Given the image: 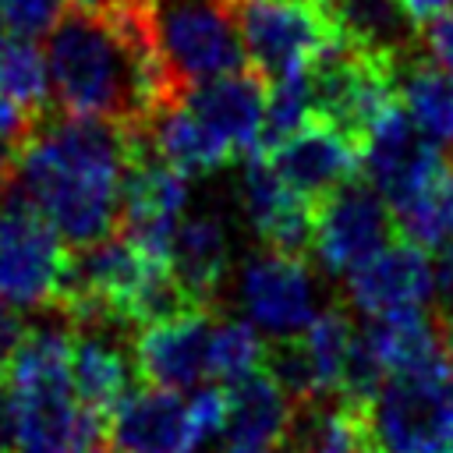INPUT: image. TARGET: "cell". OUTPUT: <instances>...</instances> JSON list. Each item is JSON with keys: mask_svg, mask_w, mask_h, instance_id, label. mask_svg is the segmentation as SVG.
Listing matches in <instances>:
<instances>
[{"mask_svg": "<svg viewBox=\"0 0 453 453\" xmlns=\"http://www.w3.org/2000/svg\"><path fill=\"white\" fill-rule=\"evenodd\" d=\"M74 347H71V386L78 400L99 414L103 421L120 407V400L142 382L134 368V354H124L120 343L103 333V326H71Z\"/></svg>", "mask_w": 453, "mask_h": 453, "instance_id": "cell-19", "label": "cell"}, {"mask_svg": "<svg viewBox=\"0 0 453 453\" xmlns=\"http://www.w3.org/2000/svg\"><path fill=\"white\" fill-rule=\"evenodd\" d=\"M18 149H21V142H14V138H0V195L14 184V177H18Z\"/></svg>", "mask_w": 453, "mask_h": 453, "instance_id": "cell-35", "label": "cell"}, {"mask_svg": "<svg viewBox=\"0 0 453 453\" xmlns=\"http://www.w3.org/2000/svg\"><path fill=\"white\" fill-rule=\"evenodd\" d=\"M28 124H32V113H25L18 103H11L7 96H0V138L21 142L28 134Z\"/></svg>", "mask_w": 453, "mask_h": 453, "instance_id": "cell-34", "label": "cell"}, {"mask_svg": "<svg viewBox=\"0 0 453 453\" xmlns=\"http://www.w3.org/2000/svg\"><path fill=\"white\" fill-rule=\"evenodd\" d=\"M372 453H453V372H393L368 407Z\"/></svg>", "mask_w": 453, "mask_h": 453, "instance_id": "cell-7", "label": "cell"}, {"mask_svg": "<svg viewBox=\"0 0 453 453\" xmlns=\"http://www.w3.org/2000/svg\"><path fill=\"white\" fill-rule=\"evenodd\" d=\"M0 96L32 117L53 103L46 53L28 35H0Z\"/></svg>", "mask_w": 453, "mask_h": 453, "instance_id": "cell-27", "label": "cell"}, {"mask_svg": "<svg viewBox=\"0 0 453 453\" xmlns=\"http://www.w3.org/2000/svg\"><path fill=\"white\" fill-rule=\"evenodd\" d=\"M188 209V177L163 159L145 124L131 127V152L120 177V230L145 248L170 255V237Z\"/></svg>", "mask_w": 453, "mask_h": 453, "instance_id": "cell-9", "label": "cell"}, {"mask_svg": "<svg viewBox=\"0 0 453 453\" xmlns=\"http://www.w3.org/2000/svg\"><path fill=\"white\" fill-rule=\"evenodd\" d=\"M145 127H149L156 149L163 152V159L170 166H177L184 177L212 173V170H219L234 156V145L223 134H216L180 99H170V103L156 106L152 117L145 120Z\"/></svg>", "mask_w": 453, "mask_h": 453, "instance_id": "cell-22", "label": "cell"}, {"mask_svg": "<svg viewBox=\"0 0 453 453\" xmlns=\"http://www.w3.org/2000/svg\"><path fill=\"white\" fill-rule=\"evenodd\" d=\"M400 4H403V11L411 14L414 25H425L428 18H435L442 11H453V0H400Z\"/></svg>", "mask_w": 453, "mask_h": 453, "instance_id": "cell-36", "label": "cell"}, {"mask_svg": "<svg viewBox=\"0 0 453 453\" xmlns=\"http://www.w3.org/2000/svg\"><path fill=\"white\" fill-rule=\"evenodd\" d=\"M396 64L350 39L326 50L308 64L311 120L340 131L365 152L375 124L396 106Z\"/></svg>", "mask_w": 453, "mask_h": 453, "instance_id": "cell-4", "label": "cell"}, {"mask_svg": "<svg viewBox=\"0 0 453 453\" xmlns=\"http://www.w3.org/2000/svg\"><path fill=\"white\" fill-rule=\"evenodd\" d=\"M60 4H64V0H0V7H4V25H7L14 35H28V39L46 35V32L57 25V18L64 14Z\"/></svg>", "mask_w": 453, "mask_h": 453, "instance_id": "cell-30", "label": "cell"}, {"mask_svg": "<svg viewBox=\"0 0 453 453\" xmlns=\"http://www.w3.org/2000/svg\"><path fill=\"white\" fill-rule=\"evenodd\" d=\"M170 265L184 290L195 297L198 308L212 311L219 287L230 269V248H226V230L216 216L195 212L184 216L170 237Z\"/></svg>", "mask_w": 453, "mask_h": 453, "instance_id": "cell-21", "label": "cell"}, {"mask_svg": "<svg viewBox=\"0 0 453 453\" xmlns=\"http://www.w3.org/2000/svg\"><path fill=\"white\" fill-rule=\"evenodd\" d=\"M145 21L170 99H180L191 85L248 67L230 0H145Z\"/></svg>", "mask_w": 453, "mask_h": 453, "instance_id": "cell-3", "label": "cell"}, {"mask_svg": "<svg viewBox=\"0 0 453 453\" xmlns=\"http://www.w3.org/2000/svg\"><path fill=\"white\" fill-rule=\"evenodd\" d=\"M446 163V152L432 145L403 106H393L372 131L361 159V177L386 198L389 209L414 198Z\"/></svg>", "mask_w": 453, "mask_h": 453, "instance_id": "cell-13", "label": "cell"}, {"mask_svg": "<svg viewBox=\"0 0 453 453\" xmlns=\"http://www.w3.org/2000/svg\"><path fill=\"white\" fill-rule=\"evenodd\" d=\"M265 340L258 336L255 322L244 319H216L212 343H209V375L223 382H237L248 372L262 368Z\"/></svg>", "mask_w": 453, "mask_h": 453, "instance_id": "cell-29", "label": "cell"}, {"mask_svg": "<svg viewBox=\"0 0 453 453\" xmlns=\"http://www.w3.org/2000/svg\"><path fill=\"white\" fill-rule=\"evenodd\" d=\"M241 205H244V216H248L251 230L265 244V251L290 255V258H304L311 251L315 202L297 195L273 170V163L265 156H258V152L244 156V166H241Z\"/></svg>", "mask_w": 453, "mask_h": 453, "instance_id": "cell-14", "label": "cell"}, {"mask_svg": "<svg viewBox=\"0 0 453 453\" xmlns=\"http://www.w3.org/2000/svg\"><path fill=\"white\" fill-rule=\"evenodd\" d=\"M354 319L347 308L333 304L326 311H319L304 329H301V343L315 375V389L319 396H336L340 389V375H343V361L354 340Z\"/></svg>", "mask_w": 453, "mask_h": 453, "instance_id": "cell-26", "label": "cell"}, {"mask_svg": "<svg viewBox=\"0 0 453 453\" xmlns=\"http://www.w3.org/2000/svg\"><path fill=\"white\" fill-rule=\"evenodd\" d=\"M308 120H311L308 67L269 81V103H265V120H262V134H258V156H269L280 142L297 134Z\"/></svg>", "mask_w": 453, "mask_h": 453, "instance_id": "cell-28", "label": "cell"}, {"mask_svg": "<svg viewBox=\"0 0 453 453\" xmlns=\"http://www.w3.org/2000/svg\"><path fill=\"white\" fill-rule=\"evenodd\" d=\"M432 273H435V311L446 315L453 311V241L435 251Z\"/></svg>", "mask_w": 453, "mask_h": 453, "instance_id": "cell-32", "label": "cell"}, {"mask_svg": "<svg viewBox=\"0 0 453 453\" xmlns=\"http://www.w3.org/2000/svg\"><path fill=\"white\" fill-rule=\"evenodd\" d=\"M396 96L414 127L446 156H453V74L414 50L396 64Z\"/></svg>", "mask_w": 453, "mask_h": 453, "instance_id": "cell-23", "label": "cell"}, {"mask_svg": "<svg viewBox=\"0 0 453 453\" xmlns=\"http://www.w3.org/2000/svg\"><path fill=\"white\" fill-rule=\"evenodd\" d=\"M343 297L347 308L357 311L361 319L425 308L428 301H435L432 255L396 234L379 255H372L365 265L347 273Z\"/></svg>", "mask_w": 453, "mask_h": 453, "instance_id": "cell-11", "label": "cell"}, {"mask_svg": "<svg viewBox=\"0 0 453 453\" xmlns=\"http://www.w3.org/2000/svg\"><path fill=\"white\" fill-rule=\"evenodd\" d=\"M106 435L117 453H198L202 439L191 414V396L138 382L106 418Z\"/></svg>", "mask_w": 453, "mask_h": 453, "instance_id": "cell-12", "label": "cell"}, {"mask_svg": "<svg viewBox=\"0 0 453 453\" xmlns=\"http://www.w3.org/2000/svg\"><path fill=\"white\" fill-rule=\"evenodd\" d=\"M131 4H142V0H71V7H81V11H120Z\"/></svg>", "mask_w": 453, "mask_h": 453, "instance_id": "cell-37", "label": "cell"}, {"mask_svg": "<svg viewBox=\"0 0 453 453\" xmlns=\"http://www.w3.org/2000/svg\"><path fill=\"white\" fill-rule=\"evenodd\" d=\"M230 7L248 64L265 81L304 71L347 39L326 0H230Z\"/></svg>", "mask_w": 453, "mask_h": 453, "instance_id": "cell-6", "label": "cell"}, {"mask_svg": "<svg viewBox=\"0 0 453 453\" xmlns=\"http://www.w3.org/2000/svg\"><path fill=\"white\" fill-rule=\"evenodd\" d=\"M393 237V209L361 173L315 202L311 251L333 276L354 273L372 255H379Z\"/></svg>", "mask_w": 453, "mask_h": 453, "instance_id": "cell-8", "label": "cell"}, {"mask_svg": "<svg viewBox=\"0 0 453 453\" xmlns=\"http://www.w3.org/2000/svg\"><path fill=\"white\" fill-rule=\"evenodd\" d=\"M11 389L18 400L21 453H85L106 432V421L78 400L71 379L21 382Z\"/></svg>", "mask_w": 453, "mask_h": 453, "instance_id": "cell-10", "label": "cell"}, {"mask_svg": "<svg viewBox=\"0 0 453 453\" xmlns=\"http://www.w3.org/2000/svg\"><path fill=\"white\" fill-rule=\"evenodd\" d=\"M435 315H439V311H435ZM439 322H442V340H446V350H449V357H453V311L439 315Z\"/></svg>", "mask_w": 453, "mask_h": 453, "instance_id": "cell-38", "label": "cell"}, {"mask_svg": "<svg viewBox=\"0 0 453 453\" xmlns=\"http://www.w3.org/2000/svg\"><path fill=\"white\" fill-rule=\"evenodd\" d=\"M184 106H191L216 134H223L234 152H258V134L265 120V103H269V81L248 64L241 71L209 78L202 85H191L180 96Z\"/></svg>", "mask_w": 453, "mask_h": 453, "instance_id": "cell-18", "label": "cell"}, {"mask_svg": "<svg viewBox=\"0 0 453 453\" xmlns=\"http://www.w3.org/2000/svg\"><path fill=\"white\" fill-rule=\"evenodd\" d=\"M237 297L248 311V319L265 329L269 336H290L301 333L319 311H315V283L304 265V258L265 251L251 258L241 269Z\"/></svg>", "mask_w": 453, "mask_h": 453, "instance_id": "cell-15", "label": "cell"}, {"mask_svg": "<svg viewBox=\"0 0 453 453\" xmlns=\"http://www.w3.org/2000/svg\"><path fill=\"white\" fill-rule=\"evenodd\" d=\"M71 248L46 212L11 184L0 195V301L18 311L57 308Z\"/></svg>", "mask_w": 453, "mask_h": 453, "instance_id": "cell-5", "label": "cell"}, {"mask_svg": "<svg viewBox=\"0 0 453 453\" xmlns=\"http://www.w3.org/2000/svg\"><path fill=\"white\" fill-rule=\"evenodd\" d=\"M393 226L411 244L435 255L453 241V159L439 166V173L403 205L393 209Z\"/></svg>", "mask_w": 453, "mask_h": 453, "instance_id": "cell-25", "label": "cell"}, {"mask_svg": "<svg viewBox=\"0 0 453 453\" xmlns=\"http://www.w3.org/2000/svg\"><path fill=\"white\" fill-rule=\"evenodd\" d=\"M0 453H21L18 449V400L7 382H0Z\"/></svg>", "mask_w": 453, "mask_h": 453, "instance_id": "cell-33", "label": "cell"}, {"mask_svg": "<svg viewBox=\"0 0 453 453\" xmlns=\"http://www.w3.org/2000/svg\"><path fill=\"white\" fill-rule=\"evenodd\" d=\"M85 453H117V449H106V446H99V442H96V446H88Z\"/></svg>", "mask_w": 453, "mask_h": 453, "instance_id": "cell-39", "label": "cell"}, {"mask_svg": "<svg viewBox=\"0 0 453 453\" xmlns=\"http://www.w3.org/2000/svg\"><path fill=\"white\" fill-rule=\"evenodd\" d=\"M42 53L53 106L67 113L145 124L156 106L170 103L145 0L120 11H64L46 32Z\"/></svg>", "mask_w": 453, "mask_h": 453, "instance_id": "cell-2", "label": "cell"}, {"mask_svg": "<svg viewBox=\"0 0 453 453\" xmlns=\"http://www.w3.org/2000/svg\"><path fill=\"white\" fill-rule=\"evenodd\" d=\"M212 311H191L170 322H156L138 329L131 354L138 379L163 389H198L209 375V343H212Z\"/></svg>", "mask_w": 453, "mask_h": 453, "instance_id": "cell-16", "label": "cell"}, {"mask_svg": "<svg viewBox=\"0 0 453 453\" xmlns=\"http://www.w3.org/2000/svg\"><path fill=\"white\" fill-rule=\"evenodd\" d=\"M294 418V400L280 389V382L255 368L237 382H226V425L223 442L230 446H262L276 449Z\"/></svg>", "mask_w": 453, "mask_h": 453, "instance_id": "cell-20", "label": "cell"}, {"mask_svg": "<svg viewBox=\"0 0 453 453\" xmlns=\"http://www.w3.org/2000/svg\"><path fill=\"white\" fill-rule=\"evenodd\" d=\"M0 35H4V7H0Z\"/></svg>", "mask_w": 453, "mask_h": 453, "instance_id": "cell-40", "label": "cell"}, {"mask_svg": "<svg viewBox=\"0 0 453 453\" xmlns=\"http://www.w3.org/2000/svg\"><path fill=\"white\" fill-rule=\"evenodd\" d=\"M418 50L435 67L453 74V11H442V14L428 18L425 25H418Z\"/></svg>", "mask_w": 453, "mask_h": 453, "instance_id": "cell-31", "label": "cell"}, {"mask_svg": "<svg viewBox=\"0 0 453 453\" xmlns=\"http://www.w3.org/2000/svg\"><path fill=\"white\" fill-rule=\"evenodd\" d=\"M326 7L336 18L340 32L357 46H368L393 60H403L418 50V25L400 0H326Z\"/></svg>", "mask_w": 453, "mask_h": 453, "instance_id": "cell-24", "label": "cell"}, {"mask_svg": "<svg viewBox=\"0 0 453 453\" xmlns=\"http://www.w3.org/2000/svg\"><path fill=\"white\" fill-rule=\"evenodd\" d=\"M265 159L297 195H304L308 202H319L333 188H340L343 180L361 173L365 152L340 131H333L319 120H308L297 134L280 142Z\"/></svg>", "mask_w": 453, "mask_h": 453, "instance_id": "cell-17", "label": "cell"}, {"mask_svg": "<svg viewBox=\"0 0 453 453\" xmlns=\"http://www.w3.org/2000/svg\"><path fill=\"white\" fill-rule=\"evenodd\" d=\"M131 127L110 117L67 113L53 103L32 117L18 149L14 184L71 248L120 230V177L131 152Z\"/></svg>", "mask_w": 453, "mask_h": 453, "instance_id": "cell-1", "label": "cell"}]
</instances>
